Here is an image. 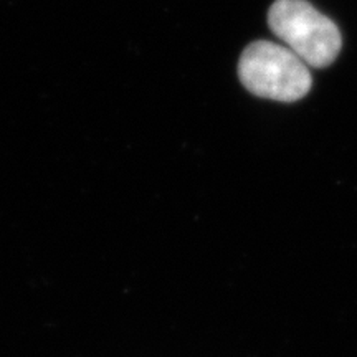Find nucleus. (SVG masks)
<instances>
[{
  "instance_id": "obj_1",
  "label": "nucleus",
  "mask_w": 357,
  "mask_h": 357,
  "mask_svg": "<svg viewBox=\"0 0 357 357\" xmlns=\"http://www.w3.org/2000/svg\"><path fill=\"white\" fill-rule=\"evenodd\" d=\"M238 77L250 93L275 101H298L311 89V73L305 61L288 47L266 40L245 48Z\"/></svg>"
},
{
  "instance_id": "obj_2",
  "label": "nucleus",
  "mask_w": 357,
  "mask_h": 357,
  "mask_svg": "<svg viewBox=\"0 0 357 357\" xmlns=\"http://www.w3.org/2000/svg\"><path fill=\"white\" fill-rule=\"evenodd\" d=\"M271 32L307 66L324 68L341 52V32L306 0H276L268 12Z\"/></svg>"
}]
</instances>
